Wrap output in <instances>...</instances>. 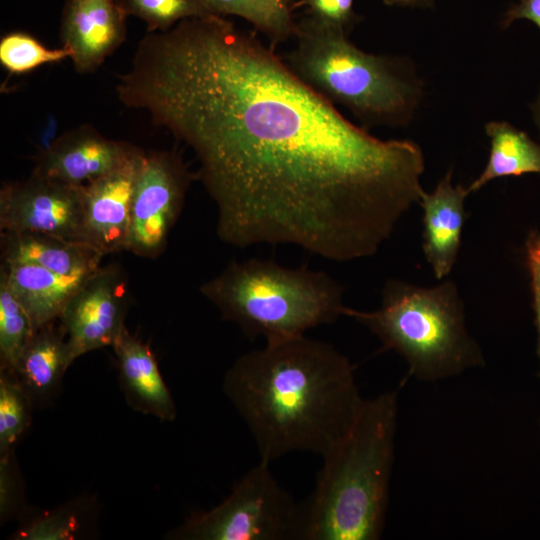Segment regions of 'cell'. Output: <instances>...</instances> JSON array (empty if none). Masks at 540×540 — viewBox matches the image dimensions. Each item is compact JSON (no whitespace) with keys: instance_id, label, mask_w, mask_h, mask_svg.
Masks as SVG:
<instances>
[{"instance_id":"3957f363","label":"cell","mask_w":540,"mask_h":540,"mask_svg":"<svg viewBox=\"0 0 540 540\" xmlns=\"http://www.w3.org/2000/svg\"><path fill=\"white\" fill-rule=\"evenodd\" d=\"M397 393L364 399L345 436L323 458L302 504V540H376L384 529L397 428Z\"/></svg>"},{"instance_id":"7c38bea8","label":"cell","mask_w":540,"mask_h":540,"mask_svg":"<svg viewBox=\"0 0 540 540\" xmlns=\"http://www.w3.org/2000/svg\"><path fill=\"white\" fill-rule=\"evenodd\" d=\"M140 148L108 139L91 125H82L58 138L36 157L33 174L72 185H86L130 160Z\"/></svg>"},{"instance_id":"9a60e30c","label":"cell","mask_w":540,"mask_h":540,"mask_svg":"<svg viewBox=\"0 0 540 540\" xmlns=\"http://www.w3.org/2000/svg\"><path fill=\"white\" fill-rule=\"evenodd\" d=\"M112 348L117 360L120 385L129 405L161 420H174L175 402L149 345L133 336L125 327Z\"/></svg>"},{"instance_id":"ba28073f","label":"cell","mask_w":540,"mask_h":540,"mask_svg":"<svg viewBox=\"0 0 540 540\" xmlns=\"http://www.w3.org/2000/svg\"><path fill=\"white\" fill-rule=\"evenodd\" d=\"M191 180L177 153L144 154L131 202L128 251L145 258H156L164 251Z\"/></svg>"},{"instance_id":"6da1fadb","label":"cell","mask_w":540,"mask_h":540,"mask_svg":"<svg viewBox=\"0 0 540 540\" xmlns=\"http://www.w3.org/2000/svg\"><path fill=\"white\" fill-rule=\"evenodd\" d=\"M116 94L191 148L218 236L236 247L370 257L424 192L416 142L353 124L273 47L225 17L147 33Z\"/></svg>"},{"instance_id":"d4e9b609","label":"cell","mask_w":540,"mask_h":540,"mask_svg":"<svg viewBox=\"0 0 540 540\" xmlns=\"http://www.w3.org/2000/svg\"><path fill=\"white\" fill-rule=\"evenodd\" d=\"M126 16L146 23L147 33L165 32L178 22L213 15L197 0H115Z\"/></svg>"},{"instance_id":"ac0fdd59","label":"cell","mask_w":540,"mask_h":540,"mask_svg":"<svg viewBox=\"0 0 540 540\" xmlns=\"http://www.w3.org/2000/svg\"><path fill=\"white\" fill-rule=\"evenodd\" d=\"M71 364L64 332L51 323L35 331L14 373L33 405H42L58 391Z\"/></svg>"},{"instance_id":"7a4b0ae2","label":"cell","mask_w":540,"mask_h":540,"mask_svg":"<svg viewBox=\"0 0 540 540\" xmlns=\"http://www.w3.org/2000/svg\"><path fill=\"white\" fill-rule=\"evenodd\" d=\"M223 391L269 464L292 452L322 457L345 436L364 401L350 360L305 335L239 356Z\"/></svg>"},{"instance_id":"1f68e13d","label":"cell","mask_w":540,"mask_h":540,"mask_svg":"<svg viewBox=\"0 0 540 540\" xmlns=\"http://www.w3.org/2000/svg\"><path fill=\"white\" fill-rule=\"evenodd\" d=\"M530 110L535 127L537 128L540 135V86L534 100L530 104Z\"/></svg>"},{"instance_id":"30bf717a","label":"cell","mask_w":540,"mask_h":540,"mask_svg":"<svg viewBox=\"0 0 540 540\" xmlns=\"http://www.w3.org/2000/svg\"><path fill=\"white\" fill-rule=\"evenodd\" d=\"M127 286L116 265L100 267L74 294L60 316L69 358L111 346L125 328Z\"/></svg>"},{"instance_id":"484cf974","label":"cell","mask_w":540,"mask_h":540,"mask_svg":"<svg viewBox=\"0 0 540 540\" xmlns=\"http://www.w3.org/2000/svg\"><path fill=\"white\" fill-rule=\"evenodd\" d=\"M20 475L13 451L0 455V519L6 522L23 514Z\"/></svg>"},{"instance_id":"e0dca14e","label":"cell","mask_w":540,"mask_h":540,"mask_svg":"<svg viewBox=\"0 0 540 540\" xmlns=\"http://www.w3.org/2000/svg\"><path fill=\"white\" fill-rule=\"evenodd\" d=\"M0 273L29 314L35 330L59 319L91 275H62L24 263H2Z\"/></svg>"},{"instance_id":"277c9868","label":"cell","mask_w":540,"mask_h":540,"mask_svg":"<svg viewBox=\"0 0 540 540\" xmlns=\"http://www.w3.org/2000/svg\"><path fill=\"white\" fill-rule=\"evenodd\" d=\"M294 38L288 66L328 101L347 108L362 127H400L413 119L423 83L406 59L367 53L345 31L308 15L297 21Z\"/></svg>"},{"instance_id":"ffe728a7","label":"cell","mask_w":540,"mask_h":540,"mask_svg":"<svg viewBox=\"0 0 540 540\" xmlns=\"http://www.w3.org/2000/svg\"><path fill=\"white\" fill-rule=\"evenodd\" d=\"M97 503L80 497L51 510L25 512L13 534L17 540H73L86 535L96 520Z\"/></svg>"},{"instance_id":"f1b7e54d","label":"cell","mask_w":540,"mask_h":540,"mask_svg":"<svg viewBox=\"0 0 540 540\" xmlns=\"http://www.w3.org/2000/svg\"><path fill=\"white\" fill-rule=\"evenodd\" d=\"M517 20L530 21L540 30V0H519L512 4L505 12L501 26L505 29Z\"/></svg>"},{"instance_id":"2e32d148","label":"cell","mask_w":540,"mask_h":540,"mask_svg":"<svg viewBox=\"0 0 540 540\" xmlns=\"http://www.w3.org/2000/svg\"><path fill=\"white\" fill-rule=\"evenodd\" d=\"M105 255L93 246L41 233L1 232L2 263L32 264L62 275H89Z\"/></svg>"},{"instance_id":"cb8c5ba5","label":"cell","mask_w":540,"mask_h":540,"mask_svg":"<svg viewBox=\"0 0 540 540\" xmlns=\"http://www.w3.org/2000/svg\"><path fill=\"white\" fill-rule=\"evenodd\" d=\"M71 56L72 52L68 47L48 48L25 32H11L0 40V63L13 75L25 74L45 64L71 59Z\"/></svg>"},{"instance_id":"d6a6232c","label":"cell","mask_w":540,"mask_h":540,"mask_svg":"<svg viewBox=\"0 0 540 540\" xmlns=\"http://www.w3.org/2000/svg\"><path fill=\"white\" fill-rule=\"evenodd\" d=\"M288 2H292L293 0H287Z\"/></svg>"},{"instance_id":"5b68a950","label":"cell","mask_w":540,"mask_h":540,"mask_svg":"<svg viewBox=\"0 0 540 540\" xmlns=\"http://www.w3.org/2000/svg\"><path fill=\"white\" fill-rule=\"evenodd\" d=\"M343 316L364 325L383 350L401 355L409 375L436 381L484 365V356L465 324L464 302L452 280L423 287L389 279L381 305L372 311L345 306Z\"/></svg>"},{"instance_id":"603a6c76","label":"cell","mask_w":540,"mask_h":540,"mask_svg":"<svg viewBox=\"0 0 540 540\" xmlns=\"http://www.w3.org/2000/svg\"><path fill=\"white\" fill-rule=\"evenodd\" d=\"M33 407L16 374L0 370V455L13 451L30 425Z\"/></svg>"},{"instance_id":"4316f807","label":"cell","mask_w":540,"mask_h":540,"mask_svg":"<svg viewBox=\"0 0 540 540\" xmlns=\"http://www.w3.org/2000/svg\"><path fill=\"white\" fill-rule=\"evenodd\" d=\"M308 16L346 33L359 21L354 0H302Z\"/></svg>"},{"instance_id":"44dd1931","label":"cell","mask_w":540,"mask_h":540,"mask_svg":"<svg viewBox=\"0 0 540 540\" xmlns=\"http://www.w3.org/2000/svg\"><path fill=\"white\" fill-rule=\"evenodd\" d=\"M209 13L240 17L263 33L271 47L294 37L295 21L287 0H197Z\"/></svg>"},{"instance_id":"9c48e42d","label":"cell","mask_w":540,"mask_h":540,"mask_svg":"<svg viewBox=\"0 0 540 540\" xmlns=\"http://www.w3.org/2000/svg\"><path fill=\"white\" fill-rule=\"evenodd\" d=\"M83 186L31 173L0 190V232L41 233L83 241Z\"/></svg>"},{"instance_id":"52a82bcc","label":"cell","mask_w":540,"mask_h":540,"mask_svg":"<svg viewBox=\"0 0 540 540\" xmlns=\"http://www.w3.org/2000/svg\"><path fill=\"white\" fill-rule=\"evenodd\" d=\"M269 463L251 468L218 505L192 513L171 540H302L303 510L275 479Z\"/></svg>"},{"instance_id":"d6986e66","label":"cell","mask_w":540,"mask_h":540,"mask_svg":"<svg viewBox=\"0 0 540 540\" xmlns=\"http://www.w3.org/2000/svg\"><path fill=\"white\" fill-rule=\"evenodd\" d=\"M490 138V154L481 174L467 187L468 193L480 190L494 179L525 174L540 175V143L506 121L485 125Z\"/></svg>"},{"instance_id":"83f0119b","label":"cell","mask_w":540,"mask_h":540,"mask_svg":"<svg viewBox=\"0 0 540 540\" xmlns=\"http://www.w3.org/2000/svg\"><path fill=\"white\" fill-rule=\"evenodd\" d=\"M526 266L530 280L534 323L537 332V354L540 362V230L531 229L525 240Z\"/></svg>"},{"instance_id":"8992f818","label":"cell","mask_w":540,"mask_h":540,"mask_svg":"<svg viewBox=\"0 0 540 540\" xmlns=\"http://www.w3.org/2000/svg\"><path fill=\"white\" fill-rule=\"evenodd\" d=\"M223 319L265 342L305 335L343 316V287L321 271L251 258L231 262L200 287Z\"/></svg>"},{"instance_id":"f546056e","label":"cell","mask_w":540,"mask_h":540,"mask_svg":"<svg viewBox=\"0 0 540 540\" xmlns=\"http://www.w3.org/2000/svg\"><path fill=\"white\" fill-rule=\"evenodd\" d=\"M59 137L60 135H58V122L53 115H50L37 137V156L43 155L48 152L54 146Z\"/></svg>"},{"instance_id":"5bb4252c","label":"cell","mask_w":540,"mask_h":540,"mask_svg":"<svg viewBox=\"0 0 540 540\" xmlns=\"http://www.w3.org/2000/svg\"><path fill=\"white\" fill-rule=\"evenodd\" d=\"M468 195L467 187L453 185L451 169L432 192L424 191L421 195L422 250L439 280L446 278L456 264L467 217L464 202Z\"/></svg>"},{"instance_id":"7402d4cb","label":"cell","mask_w":540,"mask_h":540,"mask_svg":"<svg viewBox=\"0 0 540 540\" xmlns=\"http://www.w3.org/2000/svg\"><path fill=\"white\" fill-rule=\"evenodd\" d=\"M35 331L29 314L0 273V370L15 372Z\"/></svg>"},{"instance_id":"8fae6325","label":"cell","mask_w":540,"mask_h":540,"mask_svg":"<svg viewBox=\"0 0 540 540\" xmlns=\"http://www.w3.org/2000/svg\"><path fill=\"white\" fill-rule=\"evenodd\" d=\"M140 149L125 164L83 186L82 238L103 255L128 250L130 210Z\"/></svg>"},{"instance_id":"4fadbf2b","label":"cell","mask_w":540,"mask_h":540,"mask_svg":"<svg viewBox=\"0 0 540 540\" xmlns=\"http://www.w3.org/2000/svg\"><path fill=\"white\" fill-rule=\"evenodd\" d=\"M126 18L115 0H66L60 39L78 73L96 71L124 43Z\"/></svg>"},{"instance_id":"4dcf8cb0","label":"cell","mask_w":540,"mask_h":540,"mask_svg":"<svg viewBox=\"0 0 540 540\" xmlns=\"http://www.w3.org/2000/svg\"><path fill=\"white\" fill-rule=\"evenodd\" d=\"M383 2L388 6L430 8L434 5L435 0H383Z\"/></svg>"}]
</instances>
